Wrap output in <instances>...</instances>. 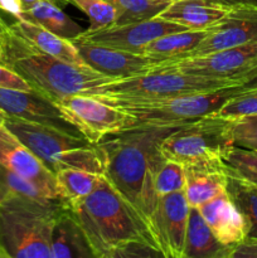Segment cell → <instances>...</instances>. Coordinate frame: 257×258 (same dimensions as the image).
Masks as SVG:
<instances>
[{"label": "cell", "mask_w": 257, "mask_h": 258, "mask_svg": "<svg viewBox=\"0 0 257 258\" xmlns=\"http://www.w3.org/2000/svg\"><path fill=\"white\" fill-rule=\"evenodd\" d=\"M209 30V29H208ZM208 30H179L156 38L144 48L141 54L165 64L185 59L207 35ZM164 64V66H165Z\"/></svg>", "instance_id": "obj_23"}, {"label": "cell", "mask_w": 257, "mask_h": 258, "mask_svg": "<svg viewBox=\"0 0 257 258\" xmlns=\"http://www.w3.org/2000/svg\"><path fill=\"white\" fill-rule=\"evenodd\" d=\"M185 171V194L189 207L198 208L214 197L227 191L226 165L208 164V165H184Z\"/></svg>", "instance_id": "obj_20"}, {"label": "cell", "mask_w": 257, "mask_h": 258, "mask_svg": "<svg viewBox=\"0 0 257 258\" xmlns=\"http://www.w3.org/2000/svg\"><path fill=\"white\" fill-rule=\"evenodd\" d=\"M19 19L29 20L40 27L45 28L49 32L54 33L58 37L65 39H75L83 32L82 28L71 19L54 0H39L30 7L23 10Z\"/></svg>", "instance_id": "obj_24"}, {"label": "cell", "mask_w": 257, "mask_h": 258, "mask_svg": "<svg viewBox=\"0 0 257 258\" xmlns=\"http://www.w3.org/2000/svg\"><path fill=\"white\" fill-rule=\"evenodd\" d=\"M179 30H185V28L155 17L153 19L131 23V24L111 25L95 32L83 30L77 38L72 40L92 43V44L141 54L144 48L154 39Z\"/></svg>", "instance_id": "obj_12"}, {"label": "cell", "mask_w": 257, "mask_h": 258, "mask_svg": "<svg viewBox=\"0 0 257 258\" xmlns=\"http://www.w3.org/2000/svg\"><path fill=\"white\" fill-rule=\"evenodd\" d=\"M253 40H257V8L231 9L208 30L188 58L208 55Z\"/></svg>", "instance_id": "obj_15"}, {"label": "cell", "mask_w": 257, "mask_h": 258, "mask_svg": "<svg viewBox=\"0 0 257 258\" xmlns=\"http://www.w3.org/2000/svg\"><path fill=\"white\" fill-rule=\"evenodd\" d=\"M20 2H22L23 7H24V9H25V8L30 7V5H32V4H34V3L39 2V0H20Z\"/></svg>", "instance_id": "obj_39"}, {"label": "cell", "mask_w": 257, "mask_h": 258, "mask_svg": "<svg viewBox=\"0 0 257 258\" xmlns=\"http://www.w3.org/2000/svg\"><path fill=\"white\" fill-rule=\"evenodd\" d=\"M85 13L90 20L88 32L111 27L116 22V10L107 0H60Z\"/></svg>", "instance_id": "obj_30"}, {"label": "cell", "mask_w": 257, "mask_h": 258, "mask_svg": "<svg viewBox=\"0 0 257 258\" xmlns=\"http://www.w3.org/2000/svg\"><path fill=\"white\" fill-rule=\"evenodd\" d=\"M0 110L7 115V117L20 118L29 122L59 128L76 136H83L80 130L63 116L53 101L35 90L20 91L0 88Z\"/></svg>", "instance_id": "obj_13"}, {"label": "cell", "mask_w": 257, "mask_h": 258, "mask_svg": "<svg viewBox=\"0 0 257 258\" xmlns=\"http://www.w3.org/2000/svg\"><path fill=\"white\" fill-rule=\"evenodd\" d=\"M233 247L222 244L204 221L198 208L189 209L184 258H229Z\"/></svg>", "instance_id": "obj_22"}, {"label": "cell", "mask_w": 257, "mask_h": 258, "mask_svg": "<svg viewBox=\"0 0 257 258\" xmlns=\"http://www.w3.org/2000/svg\"><path fill=\"white\" fill-rule=\"evenodd\" d=\"M208 2L229 10L237 8H257V0H208Z\"/></svg>", "instance_id": "obj_37"}, {"label": "cell", "mask_w": 257, "mask_h": 258, "mask_svg": "<svg viewBox=\"0 0 257 258\" xmlns=\"http://www.w3.org/2000/svg\"><path fill=\"white\" fill-rule=\"evenodd\" d=\"M229 122V118L212 113L179 126L161 140L159 151L166 160L183 165L223 164L234 146Z\"/></svg>", "instance_id": "obj_7"}, {"label": "cell", "mask_w": 257, "mask_h": 258, "mask_svg": "<svg viewBox=\"0 0 257 258\" xmlns=\"http://www.w3.org/2000/svg\"><path fill=\"white\" fill-rule=\"evenodd\" d=\"M243 91L242 85L189 93L160 101L120 105L133 116L134 126L176 127L216 113L227 101Z\"/></svg>", "instance_id": "obj_8"}, {"label": "cell", "mask_w": 257, "mask_h": 258, "mask_svg": "<svg viewBox=\"0 0 257 258\" xmlns=\"http://www.w3.org/2000/svg\"><path fill=\"white\" fill-rule=\"evenodd\" d=\"M229 258H257V239H246L237 244Z\"/></svg>", "instance_id": "obj_35"}, {"label": "cell", "mask_w": 257, "mask_h": 258, "mask_svg": "<svg viewBox=\"0 0 257 258\" xmlns=\"http://www.w3.org/2000/svg\"><path fill=\"white\" fill-rule=\"evenodd\" d=\"M54 103L63 116L92 144L134 126L133 116L125 108L111 105L92 95L68 96Z\"/></svg>", "instance_id": "obj_9"}, {"label": "cell", "mask_w": 257, "mask_h": 258, "mask_svg": "<svg viewBox=\"0 0 257 258\" xmlns=\"http://www.w3.org/2000/svg\"><path fill=\"white\" fill-rule=\"evenodd\" d=\"M216 115L226 118L257 115V87L234 95L217 111Z\"/></svg>", "instance_id": "obj_32"}, {"label": "cell", "mask_w": 257, "mask_h": 258, "mask_svg": "<svg viewBox=\"0 0 257 258\" xmlns=\"http://www.w3.org/2000/svg\"><path fill=\"white\" fill-rule=\"evenodd\" d=\"M116 10V22L113 25L131 24L158 17L164 8V3L155 0H107Z\"/></svg>", "instance_id": "obj_28"}, {"label": "cell", "mask_w": 257, "mask_h": 258, "mask_svg": "<svg viewBox=\"0 0 257 258\" xmlns=\"http://www.w3.org/2000/svg\"><path fill=\"white\" fill-rule=\"evenodd\" d=\"M0 63L24 78L30 87L53 102L68 96L88 93L113 78L81 68L40 52L9 25Z\"/></svg>", "instance_id": "obj_3"}, {"label": "cell", "mask_w": 257, "mask_h": 258, "mask_svg": "<svg viewBox=\"0 0 257 258\" xmlns=\"http://www.w3.org/2000/svg\"><path fill=\"white\" fill-rule=\"evenodd\" d=\"M0 88H9V90L29 91L33 90L29 83L20 77L17 72L10 70L7 66L0 63Z\"/></svg>", "instance_id": "obj_34"}, {"label": "cell", "mask_w": 257, "mask_h": 258, "mask_svg": "<svg viewBox=\"0 0 257 258\" xmlns=\"http://www.w3.org/2000/svg\"><path fill=\"white\" fill-rule=\"evenodd\" d=\"M9 33V24L4 20V18L0 14V60H2L3 52H4V44L7 35Z\"/></svg>", "instance_id": "obj_38"}, {"label": "cell", "mask_w": 257, "mask_h": 258, "mask_svg": "<svg viewBox=\"0 0 257 258\" xmlns=\"http://www.w3.org/2000/svg\"><path fill=\"white\" fill-rule=\"evenodd\" d=\"M0 164L32 181L48 198L58 199L54 173L5 126L0 127Z\"/></svg>", "instance_id": "obj_16"}, {"label": "cell", "mask_w": 257, "mask_h": 258, "mask_svg": "<svg viewBox=\"0 0 257 258\" xmlns=\"http://www.w3.org/2000/svg\"><path fill=\"white\" fill-rule=\"evenodd\" d=\"M155 2H159V3H164V4L169 5V4H171V3L176 2V0H155Z\"/></svg>", "instance_id": "obj_41"}, {"label": "cell", "mask_w": 257, "mask_h": 258, "mask_svg": "<svg viewBox=\"0 0 257 258\" xmlns=\"http://www.w3.org/2000/svg\"><path fill=\"white\" fill-rule=\"evenodd\" d=\"M9 25L17 34H19L23 39L27 40L40 52L70 64L91 70L82 59L76 45L70 39L58 37L57 34L49 32L45 28L25 19H15V22Z\"/></svg>", "instance_id": "obj_19"}, {"label": "cell", "mask_w": 257, "mask_h": 258, "mask_svg": "<svg viewBox=\"0 0 257 258\" xmlns=\"http://www.w3.org/2000/svg\"><path fill=\"white\" fill-rule=\"evenodd\" d=\"M54 175L57 197L67 208L90 196L102 178V174L77 169H62Z\"/></svg>", "instance_id": "obj_25"}, {"label": "cell", "mask_w": 257, "mask_h": 258, "mask_svg": "<svg viewBox=\"0 0 257 258\" xmlns=\"http://www.w3.org/2000/svg\"><path fill=\"white\" fill-rule=\"evenodd\" d=\"M198 209L222 244L234 248L247 239L248 227L246 219L227 191L203 203Z\"/></svg>", "instance_id": "obj_17"}, {"label": "cell", "mask_w": 257, "mask_h": 258, "mask_svg": "<svg viewBox=\"0 0 257 258\" xmlns=\"http://www.w3.org/2000/svg\"><path fill=\"white\" fill-rule=\"evenodd\" d=\"M161 68L243 85L244 78L257 68V40L208 55L176 60Z\"/></svg>", "instance_id": "obj_10"}, {"label": "cell", "mask_w": 257, "mask_h": 258, "mask_svg": "<svg viewBox=\"0 0 257 258\" xmlns=\"http://www.w3.org/2000/svg\"><path fill=\"white\" fill-rule=\"evenodd\" d=\"M71 42L76 45L82 59L91 70L113 78L115 81L145 75L165 64L161 60L153 59L138 53L77 40Z\"/></svg>", "instance_id": "obj_14"}, {"label": "cell", "mask_w": 257, "mask_h": 258, "mask_svg": "<svg viewBox=\"0 0 257 258\" xmlns=\"http://www.w3.org/2000/svg\"><path fill=\"white\" fill-rule=\"evenodd\" d=\"M5 118H7V115H5V113L0 110V127H2V126H4Z\"/></svg>", "instance_id": "obj_40"}, {"label": "cell", "mask_w": 257, "mask_h": 258, "mask_svg": "<svg viewBox=\"0 0 257 258\" xmlns=\"http://www.w3.org/2000/svg\"><path fill=\"white\" fill-rule=\"evenodd\" d=\"M70 209L82 227L96 258H115L120 249L134 242L158 248L148 224L105 175L90 196Z\"/></svg>", "instance_id": "obj_2"}, {"label": "cell", "mask_w": 257, "mask_h": 258, "mask_svg": "<svg viewBox=\"0 0 257 258\" xmlns=\"http://www.w3.org/2000/svg\"><path fill=\"white\" fill-rule=\"evenodd\" d=\"M178 127L135 126L97 143L105 164L103 175L148 227L159 198L154 188L155 173L164 160L159 145Z\"/></svg>", "instance_id": "obj_1"}, {"label": "cell", "mask_w": 257, "mask_h": 258, "mask_svg": "<svg viewBox=\"0 0 257 258\" xmlns=\"http://www.w3.org/2000/svg\"><path fill=\"white\" fill-rule=\"evenodd\" d=\"M227 193L246 219L247 239H257V186L228 174Z\"/></svg>", "instance_id": "obj_26"}, {"label": "cell", "mask_w": 257, "mask_h": 258, "mask_svg": "<svg viewBox=\"0 0 257 258\" xmlns=\"http://www.w3.org/2000/svg\"><path fill=\"white\" fill-rule=\"evenodd\" d=\"M4 126L54 174L62 169H77L103 175L100 146L83 136L15 117L5 118Z\"/></svg>", "instance_id": "obj_5"}, {"label": "cell", "mask_w": 257, "mask_h": 258, "mask_svg": "<svg viewBox=\"0 0 257 258\" xmlns=\"http://www.w3.org/2000/svg\"><path fill=\"white\" fill-rule=\"evenodd\" d=\"M229 133L236 146L257 150V115L229 118Z\"/></svg>", "instance_id": "obj_33"}, {"label": "cell", "mask_w": 257, "mask_h": 258, "mask_svg": "<svg viewBox=\"0 0 257 258\" xmlns=\"http://www.w3.org/2000/svg\"><path fill=\"white\" fill-rule=\"evenodd\" d=\"M229 9L208 0H176L158 15L189 30H208L227 15Z\"/></svg>", "instance_id": "obj_21"}, {"label": "cell", "mask_w": 257, "mask_h": 258, "mask_svg": "<svg viewBox=\"0 0 257 258\" xmlns=\"http://www.w3.org/2000/svg\"><path fill=\"white\" fill-rule=\"evenodd\" d=\"M60 201L40 203L9 198L0 202V258H52L50 234Z\"/></svg>", "instance_id": "obj_4"}, {"label": "cell", "mask_w": 257, "mask_h": 258, "mask_svg": "<svg viewBox=\"0 0 257 258\" xmlns=\"http://www.w3.org/2000/svg\"><path fill=\"white\" fill-rule=\"evenodd\" d=\"M9 198L32 199L40 203H53L59 199H50L32 181L22 178L0 164V202Z\"/></svg>", "instance_id": "obj_27"}, {"label": "cell", "mask_w": 257, "mask_h": 258, "mask_svg": "<svg viewBox=\"0 0 257 258\" xmlns=\"http://www.w3.org/2000/svg\"><path fill=\"white\" fill-rule=\"evenodd\" d=\"M50 257L96 258L82 227L67 207H62L55 214L50 234Z\"/></svg>", "instance_id": "obj_18"}, {"label": "cell", "mask_w": 257, "mask_h": 258, "mask_svg": "<svg viewBox=\"0 0 257 258\" xmlns=\"http://www.w3.org/2000/svg\"><path fill=\"white\" fill-rule=\"evenodd\" d=\"M227 174L257 186V150L234 145L224 158Z\"/></svg>", "instance_id": "obj_29"}, {"label": "cell", "mask_w": 257, "mask_h": 258, "mask_svg": "<svg viewBox=\"0 0 257 258\" xmlns=\"http://www.w3.org/2000/svg\"><path fill=\"white\" fill-rule=\"evenodd\" d=\"M23 10H24V7L20 0H0V12L12 15L15 19H19L22 17Z\"/></svg>", "instance_id": "obj_36"}, {"label": "cell", "mask_w": 257, "mask_h": 258, "mask_svg": "<svg viewBox=\"0 0 257 258\" xmlns=\"http://www.w3.org/2000/svg\"><path fill=\"white\" fill-rule=\"evenodd\" d=\"M184 186H185V171L183 164L164 159L154 178V188L158 197L184 190Z\"/></svg>", "instance_id": "obj_31"}, {"label": "cell", "mask_w": 257, "mask_h": 258, "mask_svg": "<svg viewBox=\"0 0 257 258\" xmlns=\"http://www.w3.org/2000/svg\"><path fill=\"white\" fill-rule=\"evenodd\" d=\"M189 209L184 190L158 198L149 228L164 258H184Z\"/></svg>", "instance_id": "obj_11"}, {"label": "cell", "mask_w": 257, "mask_h": 258, "mask_svg": "<svg viewBox=\"0 0 257 258\" xmlns=\"http://www.w3.org/2000/svg\"><path fill=\"white\" fill-rule=\"evenodd\" d=\"M234 85L237 83L232 81L214 80L170 68H160L145 75L106 83L86 95H92L111 105L120 106L166 100L176 96L218 90Z\"/></svg>", "instance_id": "obj_6"}]
</instances>
